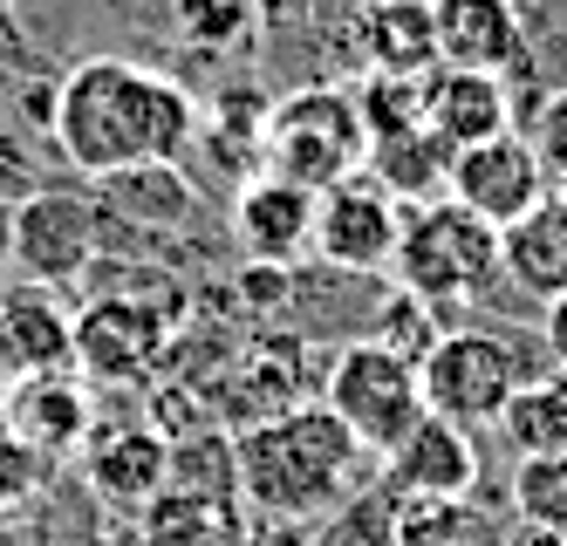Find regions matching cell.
<instances>
[{"mask_svg": "<svg viewBox=\"0 0 567 546\" xmlns=\"http://www.w3.org/2000/svg\"><path fill=\"white\" fill-rule=\"evenodd\" d=\"M49 137L83 178H116L131 164H178L198 137V103L131 55H90L55 82Z\"/></svg>", "mask_w": 567, "mask_h": 546, "instance_id": "cell-1", "label": "cell"}, {"mask_svg": "<svg viewBox=\"0 0 567 546\" xmlns=\"http://www.w3.org/2000/svg\"><path fill=\"white\" fill-rule=\"evenodd\" d=\"M370 451H362L321 403H288L233 437V485L274 519H315L355 492Z\"/></svg>", "mask_w": 567, "mask_h": 546, "instance_id": "cell-2", "label": "cell"}, {"mask_svg": "<svg viewBox=\"0 0 567 546\" xmlns=\"http://www.w3.org/2000/svg\"><path fill=\"white\" fill-rule=\"evenodd\" d=\"M260 157L280 178L308 185L315 198L355 178V164L370 157V123H362V103L342 82H315V90H295L288 103H267V131H260Z\"/></svg>", "mask_w": 567, "mask_h": 546, "instance_id": "cell-3", "label": "cell"}, {"mask_svg": "<svg viewBox=\"0 0 567 546\" xmlns=\"http://www.w3.org/2000/svg\"><path fill=\"white\" fill-rule=\"evenodd\" d=\"M390 274H396L403 293H417L424 308H465L499 274V233L478 226L452 198L417 205V213H403V239H396Z\"/></svg>", "mask_w": 567, "mask_h": 546, "instance_id": "cell-4", "label": "cell"}, {"mask_svg": "<svg viewBox=\"0 0 567 546\" xmlns=\"http://www.w3.org/2000/svg\"><path fill=\"white\" fill-rule=\"evenodd\" d=\"M417 383H424V410L444 416V424H458V431H485V424H499L506 403L519 396V356L506 334L493 328H444L437 334V349L424 356L417 369Z\"/></svg>", "mask_w": 567, "mask_h": 546, "instance_id": "cell-5", "label": "cell"}, {"mask_svg": "<svg viewBox=\"0 0 567 546\" xmlns=\"http://www.w3.org/2000/svg\"><path fill=\"white\" fill-rule=\"evenodd\" d=\"M321 410H329L362 451L383 457V451L403 444V431L424 416V383H417V369L396 362L390 349L349 342V349L329 362V396H321Z\"/></svg>", "mask_w": 567, "mask_h": 546, "instance_id": "cell-6", "label": "cell"}, {"mask_svg": "<svg viewBox=\"0 0 567 546\" xmlns=\"http://www.w3.org/2000/svg\"><path fill=\"white\" fill-rule=\"evenodd\" d=\"M103 205L90 192H62V185H34L14 198V274L34 287H75L96 274L103 260Z\"/></svg>", "mask_w": 567, "mask_h": 546, "instance_id": "cell-7", "label": "cell"}, {"mask_svg": "<svg viewBox=\"0 0 567 546\" xmlns=\"http://www.w3.org/2000/svg\"><path fill=\"white\" fill-rule=\"evenodd\" d=\"M547 192H554V178H547L540 151L526 144V131H506V137H485L472 151H458L452 157V185H444V198L465 205V213L478 226H493V233L519 226Z\"/></svg>", "mask_w": 567, "mask_h": 546, "instance_id": "cell-8", "label": "cell"}, {"mask_svg": "<svg viewBox=\"0 0 567 546\" xmlns=\"http://www.w3.org/2000/svg\"><path fill=\"white\" fill-rule=\"evenodd\" d=\"M396 239H403V205L370 172H355V178H342V185H329L315 198V254H321V267L383 274L396 260Z\"/></svg>", "mask_w": 567, "mask_h": 546, "instance_id": "cell-9", "label": "cell"}, {"mask_svg": "<svg viewBox=\"0 0 567 546\" xmlns=\"http://www.w3.org/2000/svg\"><path fill=\"white\" fill-rule=\"evenodd\" d=\"M172 342V315L137 301V293H103L75 315V362H83L96 383H137L151 375V362Z\"/></svg>", "mask_w": 567, "mask_h": 546, "instance_id": "cell-10", "label": "cell"}, {"mask_svg": "<svg viewBox=\"0 0 567 546\" xmlns=\"http://www.w3.org/2000/svg\"><path fill=\"white\" fill-rule=\"evenodd\" d=\"M69 362H75V315L55 301V287L0 280V383L69 375Z\"/></svg>", "mask_w": 567, "mask_h": 546, "instance_id": "cell-11", "label": "cell"}, {"mask_svg": "<svg viewBox=\"0 0 567 546\" xmlns=\"http://www.w3.org/2000/svg\"><path fill=\"white\" fill-rule=\"evenodd\" d=\"M383 472L403 498H431V506H458L465 492H478V444L472 431L444 424V416H417L403 444L383 451Z\"/></svg>", "mask_w": 567, "mask_h": 546, "instance_id": "cell-12", "label": "cell"}, {"mask_svg": "<svg viewBox=\"0 0 567 546\" xmlns=\"http://www.w3.org/2000/svg\"><path fill=\"white\" fill-rule=\"evenodd\" d=\"M233 239L260 267H295L315 246V192L280 172H254L233 192Z\"/></svg>", "mask_w": 567, "mask_h": 546, "instance_id": "cell-13", "label": "cell"}, {"mask_svg": "<svg viewBox=\"0 0 567 546\" xmlns=\"http://www.w3.org/2000/svg\"><path fill=\"white\" fill-rule=\"evenodd\" d=\"M513 82L499 75H472V69H431L424 75V96H417V123L444 144V151H472L485 137H506L513 131Z\"/></svg>", "mask_w": 567, "mask_h": 546, "instance_id": "cell-14", "label": "cell"}, {"mask_svg": "<svg viewBox=\"0 0 567 546\" xmlns=\"http://www.w3.org/2000/svg\"><path fill=\"white\" fill-rule=\"evenodd\" d=\"M526 62L513 0H444L437 8V69H472L513 82Z\"/></svg>", "mask_w": 567, "mask_h": 546, "instance_id": "cell-15", "label": "cell"}, {"mask_svg": "<svg viewBox=\"0 0 567 546\" xmlns=\"http://www.w3.org/2000/svg\"><path fill=\"white\" fill-rule=\"evenodd\" d=\"M96 205L103 219H124L137 233H178L198 219V185L178 164H131L116 178H96Z\"/></svg>", "mask_w": 567, "mask_h": 546, "instance_id": "cell-16", "label": "cell"}, {"mask_svg": "<svg viewBox=\"0 0 567 546\" xmlns=\"http://www.w3.org/2000/svg\"><path fill=\"white\" fill-rule=\"evenodd\" d=\"M499 274L519 293H534V301H560L567 293V213H560L554 192L519 226L499 233Z\"/></svg>", "mask_w": 567, "mask_h": 546, "instance_id": "cell-17", "label": "cell"}, {"mask_svg": "<svg viewBox=\"0 0 567 546\" xmlns=\"http://www.w3.org/2000/svg\"><path fill=\"white\" fill-rule=\"evenodd\" d=\"M370 178L403 205V213H417V205H437L444 185H452V151H444L424 123H411V131H383L370 137Z\"/></svg>", "mask_w": 567, "mask_h": 546, "instance_id": "cell-18", "label": "cell"}, {"mask_svg": "<svg viewBox=\"0 0 567 546\" xmlns=\"http://www.w3.org/2000/svg\"><path fill=\"white\" fill-rule=\"evenodd\" d=\"M8 437L49 444V451L83 444L90 437V390L69 383V375H21L8 396Z\"/></svg>", "mask_w": 567, "mask_h": 546, "instance_id": "cell-19", "label": "cell"}, {"mask_svg": "<svg viewBox=\"0 0 567 546\" xmlns=\"http://www.w3.org/2000/svg\"><path fill=\"white\" fill-rule=\"evenodd\" d=\"M172 472V451L157 431H110L96 451H90V478L110 492V498H157Z\"/></svg>", "mask_w": 567, "mask_h": 546, "instance_id": "cell-20", "label": "cell"}, {"mask_svg": "<svg viewBox=\"0 0 567 546\" xmlns=\"http://www.w3.org/2000/svg\"><path fill=\"white\" fill-rule=\"evenodd\" d=\"M499 431L519 457L534 451H567V369H547L534 383H519V396L506 403Z\"/></svg>", "mask_w": 567, "mask_h": 546, "instance_id": "cell-21", "label": "cell"}, {"mask_svg": "<svg viewBox=\"0 0 567 546\" xmlns=\"http://www.w3.org/2000/svg\"><path fill=\"white\" fill-rule=\"evenodd\" d=\"M165 21L185 49L198 55H226L239 41H254L260 28V0H165Z\"/></svg>", "mask_w": 567, "mask_h": 546, "instance_id": "cell-22", "label": "cell"}, {"mask_svg": "<svg viewBox=\"0 0 567 546\" xmlns=\"http://www.w3.org/2000/svg\"><path fill=\"white\" fill-rule=\"evenodd\" d=\"M513 513L526 526H547L567 533V451H534V457H513Z\"/></svg>", "mask_w": 567, "mask_h": 546, "instance_id": "cell-23", "label": "cell"}, {"mask_svg": "<svg viewBox=\"0 0 567 546\" xmlns=\"http://www.w3.org/2000/svg\"><path fill=\"white\" fill-rule=\"evenodd\" d=\"M513 14H519V41H526L519 75L540 69V96L567 90V0H513Z\"/></svg>", "mask_w": 567, "mask_h": 546, "instance_id": "cell-24", "label": "cell"}, {"mask_svg": "<svg viewBox=\"0 0 567 546\" xmlns=\"http://www.w3.org/2000/svg\"><path fill=\"white\" fill-rule=\"evenodd\" d=\"M437 308H424L417 293H403V287H390L383 293V308H377V334H362V342H377V349H390L396 362H411V369H424V356L437 349Z\"/></svg>", "mask_w": 567, "mask_h": 546, "instance_id": "cell-25", "label": "cell"}, {"mask_svg": "<svg viewBox=\"0 0 567 546\" xmlns=\"http://www.w3.org/2000/svg\"><path fill=\"white\" fill-rule=\"evenodd\" d=\"M526 144L540 151L547 178H554V185H567V90L540 96V110H534V131H526Z\"/></svg>", "mask_w": 567, "mask_h": 546, "instance_id": "cell-26", "label": "cell"}, {"mask_svg": "<svg viewBox=\"0 0 567 546\" xmlns=\"http://www.w3.org/2000/svg\"><path fill=\"white\" fill-rule=\"evenodd\" d=\"M540 342H547V362H554V369H567V293H560V301H547Z\"/></svg>", "mask_w": 567, "mask_h": 546, "instance_id": "cell-27", "label": "cell"}, {"mask_svg": "<svg viewBox=\"0 0 567 546\" xmlns=\"http://www.w3.org/2000/svg\"><path fill=\"white\" fill-rule=\"evenodd\" d=\"M493 546H567V533H547V526H526V519H519V526H506Z\"/></svg>", "mask_w": 567, "mask_h": 546, "instance_id": "cell-28", "label": "cell"}, {"mask_svg": "<svg viewBox=\"0 0 567 546\" xmlns=\"http://www.w3.org/2000/svg\"><path fill=\"white\" fill-rule=\"evenodd\" d=\"M28 192H34V185H28V172H21V164H14L8 151H0V198L14 205V198H28Z\"/></svg>", "mask_w": 567, "mask_h": 546, "instance_id": "cell-29", "label": "cell"}, {"mask_svg": "<svg viewBox=\"0 0 567 546\" xmlns=\"http://www.w3.org/2000/svg\"><path fill=\"white\" fill-rule=\"evenodd\" d=\"M14 274V205L0 198V280Z\"/></svg>", "mask_w": 567, "mask_h": 546, "instance_id": "cell-30", "label": "cell"}, {"mask_svg": "<svg viewBox=\"0 0 567 546\" xmlns=\"http://www.w3.org/2000/svg\"><path fill=\"white\" fill-rule=\"evenodd\" d=\"M554 198H560V213H567V185H554Z\"/></svg>", "mask_w": 567, "mask_h": 546, "instance_id": "cell-31", "label": "cell"}]
</instances>
